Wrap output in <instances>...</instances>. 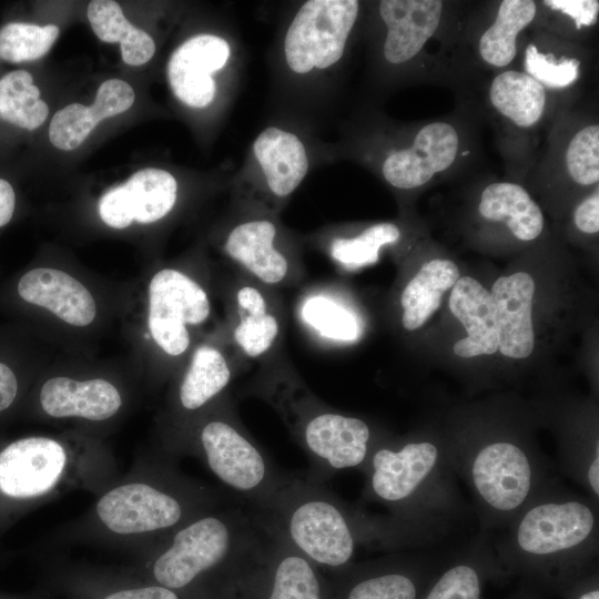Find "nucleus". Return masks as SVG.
<instances>
[{"label":"nucleus","instance_id":"nucleus-1","mask_svg":"<svg viewBox=\"0 0 599 599\" xmlns=\"http://www.w3.org/2000/svg\"><path fill=\"white\" fill-rule=\"evenodd\" d=\"M272 541L253 508L203 512L172 532L150 566V581L192 599H236L264 566Z\"/></svg>","mask_w":599,"mask_h":599},{"label":"nucleus","instance_id":"nucleus-2","mask_svg":"<svg viewBox=\"0 0 599 599\" xmlns=\"http://www.w3.org/2000/svg\"><path fill=\"white\" fill-rule=\"evenodd\" d=\"M469 12L444 0L366 1L362 32L370 75L386 89L450 83L467 75L463 38Z\"/></svg>","mask_w":599,"mask_h":599},{"label":"nucleus","instance_id":"nucleus-3","mask_svg":"<svg viewBox=\"0 0 599 599\" xmlns=\"http://www.w3.org/2000/svg\"><path fill=\"white\" fill-rule=\"evenodd\" d=\"M395 192H414L439 177L460 173L474 160L476 136L467 115L395 122L379 114L359 116L333 145Z\"/></svg>","mask_w":599,"mask_h":599},{"label":"nucleus","instance_id":"nucleus-4","mask_svg":"<svg viewBox=\"0 0 599 599\" xmlns=\"http://www.w3.org/2000/svg\"><path fill=\"white\" fill-rule=\"evenodd\" d=\"M366 1L306 0L278 31L274 50L277 80L296 95H316L344 69L362 34Z\"/></svg>","mask_w":599,"mask_h":599},{"label":"nucleus","instance_id":"nucleus-5","mask_svg":"<svg viewBox=\"0 0 599 599\" xmlns=\"http://www.w3.org/2000/svg\"><path fill=\"white\" fill-rule=\"evenodd\" d=\"M256 510L298 552L324 572L348 567L366 524L322 483L288 476Z\"/></svg>","mask_w":599,"mask_h":599},{"label":"nucleus","instance_id":"nucleus-6","mask_svg":"<svg viewBox=\"0 0 599 599\" xmlns=\"http://www.w3.org/2000/svg\"><path fill=\"white\" fill-rule=\"evenodd\" d=\"M260 390L308 456L307 478L324 484L339 470L364 468L374 448L365 420L328 407L288 374L268 377Z\"/></svg>","mask_w":599,"mask_h":599},{"label":"nucleus","instance_id":"nucleus-7","mask_svg":"<svg viewBox=\"0 0 599 599\" xmlns=\"http://www.w3.org/2000/svg\"><path fill=\"white\" fill-rule=\"evenodd\" d=\"M334 160L333 145L291 123L272 122L253 139L232 179L235 207L280 215L313 167Z\"/></svg>","mask_w":599,"mask_h":599},{"label":"nucleus","instance_id":"nucleus-8","mask_svg":"<svg viewBox=\"0 0 599 599\" xmlns=\"http://www.w3.org/2000/svg\"><path fill=\"white\" fill-rule=\"evenodd\" d=\"M568 103L521 70L495 72L486 89V108L514 174L528 173L535 161L537 133Z\"/></svg>","mask_w":599,"mask_h":599},{"label":"nucleus","instance_id":"nucleus-9","mask_svg":"<svg viewBox=\"0 0 599 599\" xmlns=\"http://www.w3.org/2000/svg\"><path fill=\"white\" fill-rule=\"evenodd\" d=\"M196 449L217 479L253 509L263 508L288 478L227 408L199 426Z\"/></svg>","mask_w":599,"mask_h":599},{"label":"nucleus","instance_id":"nucleus-10","mask_svg":"<svg viewBox=\"0 0 599 599\" xmlns=\"http://www.w3.org/2000/svg\"><path fill=\"white\" fill-rule=\"evenodd\" d=\"M243 62L237 37L200 32L172 52L166 77L180 103L191 110L204 111L215 104H226L231 97H236Z\"/></svg>","mask_w":599,"mask_h":599},{"label":"nucleus","instance_id":"nucleus-11","mask_svg":"<svg viewBox=\"0 0 599 599\" xmlns=\"http://www.w3.org/2000/svg\"><path fill=\"white\" fill-rule=\"evenodd\" d=\"M215 501L183 486H158L130 483L104 494L95 506L101 522L119 535L175 531L192 518L205 512Z\"/></svg>","mask_w":599,"mask_h":599},{"label":"nucleus","instance_id":"nucleus-12","mask_svg":"<svg viewBox=\"0 0 599 599\" xmlns=\"http://www.w3.org/2000/svg\"><path fill=\"white\" fill-rule=\"evenodd\" d=\"M222 250L252 281L267 288L290 284L300 272L296 245L275 214L235 207Z\"/></svg>","mask_w":599,"mask_h":599},{"label":"nucleus","instance_id":"nucleus-13","mask_svg":"<svg viewBox=\"0 0 599 599\" xmlns=\"http://www.w3.org/2000/svg\"><path fill=\"white\" fill-rule=\"evenodd\" d=\"M527 174L541 184L595 189L599 185V122L593 112L564 105L549 124L546 146Z\"/></svg>","mask_w":599,"mask_h":599},{"label":"nucleus","instance_id":"nucleus-14","mask_svg":"<svg viewBox=\"0 0 599 599\" xmlns=\"http://www.w3.org/2000/svg\"><path fill=\"white\" fill-rule=\"evenodd\" d=\"M211 311L206 290L186 273L163 268L151 278L149 331L166 355H183L191 345V329L203 325L210 318Z\"/></svg>","mask_w":599,"mask_h":599},{"label":"nucleus","instance_id":"nucleus-15","mask_svg":"<svg viewBox=\"0 0 599 599\" xmlns=\"http://www.w3.org/2000/svg\"><path fill=\"white\" fill-rule=\"evenodd\" d=\"M67 465L63 446L49 437L29 436L0 447V528L14 511L51 490Z\"/></svg>","mask_w":599,"mask_h":599},{"label":"nucleus","instance_id":"nucleus-16","mask_svg":"<svg viewBox=\"0 0 599 599\" xmlns=\"http://www.w3.org/2000/svg\"><path fill=\"white\" fill-rule=\"evenodd\" d=\"M538 14V1L501 0L469 12L464 30L465 63L499 72L511 68L521 40Z\"/></svg>","mask_w":599,"mask_h":599},{"label":"nucleus","instance_id":"nucleus-17","mask_svg":"<svg viewBox=\"0 0 599 599\" xmlns=\"http://www.w3.org/2000/svg\"><path fill=\"white\" fill-rule=\"evenodd\" d=\"M438 449L429 441L374 447L364 469L369 497L399 508L418 491L434 471Z\"/></svg>","mask_w":599,"mask_h":599},{"label":"nucleus","instance_id":"nucleus-18","mask_svg":"<svg viewBox=\"0 0 599 599\" xmlns=\"http://www.w3.org/2000/svg\"><path fill=\"white\" fill-rule=\"evenodd\" d=\"M595 525V514L585 502H542L521 517L516 542L529 555H557L583 545L593 534Z\"/></svg>","mask_w":599,"mask_h":599},{"label":"nucleus","instance_id":"nucleus-19","mask_svg":"<svg viewBox=\"0 0 599 599\" xmlns=\"http://www.w3.org/2000/svg\"><path fill=\"white\" fill-rule=\"evenodd\" d=\"M470 477L481 501L504 514L525 502L534 478L530 459L509 441H495L478 450L471 460Z\"/></svg>","mask_w":599,"mask_h":599},{"label":"nucleus","instance_id":"nucleus-20","mask_svg":"<svg viewBox=\"0 0 599 599\" xmlns=\"http://www.w3.org/2000/svg\"><path fill=\"white\" fill-rule=\"evenodd\" d=\"M270 528L266 561L236 599H327L326 573Z\"/></svg>","mask_w":599,"mask_h":599},{"label":"nucleus","instance_id":"nucleus-21","mask_svg":"<svg viewBox=\"0 0 599 599\" xmlns=\"http://www.w3.org/2000/svg\"><path fill=\"white\" fill-rule=\"evenodd\" d=\"M177 194L179 183L171 172L146 167L104 193L99 202V213L101 220L114 229L128 227L133 221L150 224L172 212Z\"/></svg>","mask_w":599,"mask_h":599},{"label":"nucleus","instance_id":"nucleus-22","mask_svg":"<svg viewBox=\"0 0 599 599\" xmlns=\"http://www.w3.org/2000/svg\"><path fill=\"white\" fill-rule=\"evenodd\" d=\"M518 57L521 71L569 101L586 78L591 53L585 44L531 27L521 40Z\"/></svg>","mask_w":599,"mask_h":599},{"label":"nucleus","instance_id":"nucleus-23","mask_svg":"<svg viewBox=\"0 0 599 599\" xmlns=\"http://www.w3.org/2000/svg\"><path fill=\"white\" fill-rule=\"evenodd\" d=\"M268 290L245 281L233 293L231 337L237 352L250 359L271 353L282 333V316Z\"/></svg>","mask_w":599,"mask_h":599},{"label":"nucleus","instance_id":"nucleus-24","mask_svg":"<svg viewBox=\"0 0 599 599\" xmlns=\"http://www.w3.org/2000/svg\"><path fill=\"white\" fill-rule=\"evenodd\" d=\"M19 298L43 307L73 326H87L97 315V305L89 290L77 278L57 268L35 267L17 282Z\"/></svg>","mask_w":599,"mask_h":599},{"label":"nucleus","instance_id":"nucleus-25","mask_svg":"<svg viewBox=\"0 0 599 599\" xmlns=\"http://www.w3.org/2000/svg\"><path fill=\"white\" fill-rule=\"evenodd\" d=\"M490 294L496 309L498 351L511 358L528 357L535 346L531 319L534 278L526 272L499 277Z\"/></svg>","mask_w":599,"mask_h":599},{"label":"nucleus","instance_id":"nucleus-26","mask_svg":"<svg viewBox=\"0 0 599 599\" xmlns=\"http://www.w3.org/2000/svg\"><path fill=\"white\" fill-rule=\"evenodd\" d=\"M39 402L42 410L51 417H80L94 422L114 416L122 405L116 387L102 378H50L40 389Z\"/></svg>","mask_w":599,"mask_h":599},{"label":"nucleus","instance_id":"nucleus-27","mask_svg":"<svg viewBox=\"0 0 599 599\" xmlns=\"http://www.w3.org/2000/svg\"><path fill=\"white\" fill-rule=\"evenodd\" d=\"M451 313L465 326L468 336L454 345L460 357L490 355L498 351V327L493 296L470 276L459 277L449 298Z\"/></svg>","mask_w":599,"mask_h":599},{"label":"nucleus","instance_id":"nucleus-28","mask_svg":"<svg viewBox=\"0 0 599 599\" xmlns=\"http://www.w3.org/2000/svg\"><path fill=\"white\" fill-rule=\"evenodd\" d=\"M478 216L489 224H500L520 242L539 237L545 227L540 206L524 185L511 181L487 182L478 194Z\"/></svg>","mask_w":599,"mask_h":599},{"label":"nucleus","instance_id":"nucleus-29","mask_svg":"<svg viewBox=\"0 0 599 599\" xmlns=\"http://www.w3.org/2000/svg\"><path fill=\"white\" fill-rule=\"evenodd\" d=\"M400 237L402 230L398 224L377 222L354 234L325 229L315 240L335 264L346 271H356L377 263L382 248L396 244Z\"/></svg>","mask_w":599,"mask_h":599},{"label":"nucleus","instance_id":"nucleus-30","mask_svg":"<svg viewBox=\"0 0 599 599\" xmlns=\"http://www.w3.org/2000/svg\"><path fill=\"white\" fill-rule=\"evenodd\" d=\"M233 378V367L215 345L201 344L192 354L177 388L181 408L194 413L220 397Z\"/></svg>","mask_w":599,"mask_h":599},{"label":"nucleus","instance_id":"nucleus-31","mask_svg":"<svg viewBox=\"0 0 599 599\" xmlns=\"http://www.w3.org/2000/svg\"><path fill=\"white\" fill-rule=\"evenodd\" d=\"M297 317L311 335L326 344L353 343L362 332L356 314L328 288L305 293L297 304Z\"/></svg>","mask_w":599,"mask_h":599},{"label":"nucleus","instance_id":"nucleus-32","mask_svg":"<svg viewBox=\"0 0 599 599\" xmlns=\"http://www.w3.org/2000/svg\"><path fill=\"white\" fill-rule=\"evenodd\" d=\"M458 278L459 270L453 261L434 258L424 263L400 294L403 326L408 331L422 327Z\"/></svg>","mask_w":599,"mask_h":599},{"label":"nucleus","instance_id":"nucleus-33","mask_svg":"<svg viewBox=\"0 0 599 599\" xmlns=\"http://www.w3.org/2000/svg\"><path fill=\"white\" fill-rule=\"evenodd\" d=\"M328 573V572H327ZM327 576V599H416L409 575L396 567H373L357 571L351 565Z\"/></svg>","mask_w":599,"mask_h":599},{"label":"nucleus","instance_id":"nucleus-34","mask_svg":"<svg viewBox=\"0 0 599 599\" xmlns=\"http://www.w3.org/2000/svg\"><path fill=\"white\" fill-rule=\"evenodd\" d=\"M599 19L597 0H542L532 27L585 44Z\"/></svg>","mask_w":599,"mask_h":599},{"label":"nucleus","instance_id":"nucleus-35","mask_svg":"<svg viewBox=\"0 0 599 599\" xmlns=\"http://www.w3.org/2000/svg\"><path fill=\"white\" fill-rule=\"evenodd\" d=\"M32 75L16 70L0 79V118L17 126L34 130L47 119L49 108L39 99Z\"/></svg>","mask_w":599,"mask_h":599},{"label":"nucleus","instance_id":"nucleus-36","mask_svg":"<svg viewBox=\"0 0 599 599\" xmlns=\"http://www.w3.org/2000/svg\"><path fill=\"white\" fill-rule=\"evenodd\" d=\"M58 35L59 28L54 24L8 23L0 30V58L12 63L40 59Z\"/></svg>","mask_w":599,"mask_h":599},{"label":"nucleus","instance_id":"nucleus-37","mask_svg":"<svg viewBox=\"0 0 599 599\" xmlns=\"http://www.w3.org/2000/svg\"><path fill=\"white\" fill-rule=\"evenodd\" d=\"M98 123L90 106L71 103L53 115L49 128L50 142L63 151L74 150Z\"/></svg>","mask_w":599,"mask_h":599},{"label":"nucleus","instance_id":"nucleus-38","mask_svg":"<svg viewBox=\"0 0 599 599\" xmlns=\"http://www.w3.org/2000/svg\"><path fill=\"white\" fill-rule=\"evenodd\" d=\"M87 13L93 32L103 42L120 43L133 27L115 1H91Z\"/></svg>","mask_w":599,"mask_h":599},{"label":"nucleus","instance_id":"nucleus-39","mask_svg":"<svg viewBox=\"0 0 599 599\" xmlns=\"http://www.w3.org/2000/svg\"><path fill=\"white\" fill-rule=\"evenodd\" d=\"M425 599H480L478 572L469 565L449 568Z\"/></svg>","mask_w":599,"mask_h":599},{"label":"nucleus","instance_id":"nucleus-40","mask_svg":"<svg viewBox=\"0 0 599 599\" xmlns=\"http://www.w3.org/2000/svg\"><path fill=\"white\" fill-rule=\"evenodd\" d=\"M81 599H192L189 596L152 581L115 585L106 588H81Z\"/></svg>","mask_w":599,"mask_h":599},{"label":"nucleus","instance_id":"nucleus-41","mask_svg":"<svg viewBox=\"0 0 599 599\" xmlns=\"http://www.w3.org/2000/svg\"><path fill=\"white\" fill-rule=\"evenodd\" d=\"M133 88L120 79H111L100 84L90 109L98 122L123 113L134 102Z\"/></svg>","mask_w":599,"mask_h":599},{"label":"nucleus","instance_id":"nucleus-42","mask_svg":"<svg viewBox=\"0 0 599 599\" xmlns=\"http://www.w3.org/2000/svg\"><path fill=\"white\" fill-rule=\"evenodd\" d=\"M122 59L130 65H142L155 53V42L144 30L134 26L120 42Z\"/></svg>","mask_w":599,"mask_h":599},{"label":"nucleus","instance_id":"nucleus-43","mask_svg":"<svg viewBox=\"0 0 599 599\" xmlns=\"http://www.w3.org/2000/svg\"><path fill=\"white\" fill-rule=\"evenodd\" d=\"M573 224L578 231L595 235L599 231V186L589 192L573 211Z\"/></svg>","mask_w":599,"mask_h":599},{"label":"nucleus","instance_id":"nucleus-44","mask_svg":"<svg viewBox=\"0 0 599 599\" xmlns=\"http://www.w3.org/2000/svg\"><path fill=\"white\" fill-rule=\"evenodd\" d=\"M19 393L20 379L14 368L0 359V416L14 406Z\"/></svg>","mask_w":599,"mask_h":599},{"label":"nucleus","instance_id":"nucleus-45","mask_svg":"<svg viewBox=\"0 0 599 599\" xmlns=\"http://www.w3.org/2000/svg\"><path fill=\"white\" fill-rule=\"evenodd\" d=\"M16 195L10 183L0 179V227L7 225L13 215Z\"/></svg>","mask_w":599,"mask_h":599},{"label":"nucleus","instance_id":"nucleus-46","mask_svg":"<svg viewBox=\"0 0 599 599\" xmlns=\"http://www.w3.org/2000/svg\"><path fill=\"white\" fill-rule=\"evenodd\" d=\"M599 458L598 453L587 467V481L593 495H599Z\"/></svg>","mask_w":599,"mask_h":599},{"label":"nucleus","instance_id":"nucleus-47","mask_svg":"<svg viewBox=\"0 0 599 599\" xmlns=\"http://www.w3.org/2000/svg\"><path fill=\"white\" fill-rule=\"evenodd\" d=\"M578 599H599V591L597 589L582 593Z\"/></svg>","mask_w":599,"mask_h":599},{"label":"nucleus","instance_id":"nucleus-48","mask_svg":"<svg viewBox=\"0 0 599 599\" xmlns=\"http://www.w3.org/2000/svg\"><path fill=\"white\" fill-rule=\"evenodd\" d=\"M0 599H17V598L0 596Z\"/></svg>","mask_w":599,"mask_h":599}]
</instances>
